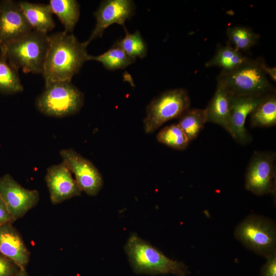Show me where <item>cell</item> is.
Segmentation results:
<instances>
[{"mask_svg":"<svg viewBox=\"0 0 276 276\" xmlns=\"http://www.w3.org/2000/svg\"><path fill=\"white\" fill-rule=\"evenodd\" d=\"M50 44L42 73L45 87L60 81H71L88 61L87 44L73 33L58 32L49 35Z\"/></svg>","mask_w":276,"mask_h":276,"instance_id":"obj_1","label":"cell"},{"mask_svg":"<svg viewBox=\"0 0 276 276\" xmlns=\"http://www.w3.org/2000/svg\"><path fill=\"white\" fill-rule=\"evenodd\" d=\"M124 249L133 270L137 274L187 276L189 273L182 262L168 258L135 233L130 235Z\"/></svg>","mask_w":276,"mask_h":276,"instance_id":"obj_2","label":"cell"},{"mask_svg":"<svg viewBox=\"0 0 276 276\" xmlns=\"http://www.w3.org/2000/svg\"><path fill=\"white\" fill-rule=\"evenodd\" d=\"M50 44L47 33L32 30L0 51L14 68L24 73L42 74Z\"/></svg>","mask_w":276,"mask_h":276,"instance_id":"obj_3","label":"cell"},{"mask_svg":"<svg viewBox=\"0 0 276 276\" xmlns=\"http://www.w3.org/2000/svg\"><path fill=\"white\" fill-rule=\"evenodd\" d=\"M262 58H248L229 72H221L217 81L221 82L234 96H262L273 93L274 89L262 68Z\"/></svg>","mask_w":276,"mask_h":276,"instance_id":"obj_4","label":"cell"},{"mask_svg":"<svg viewBox=\"0 0 276 276\" xmlns=\"http://www.w3.org/2000/svg\"><path fill=\"white\" fill-rule=\"evenodd\" d=\"M83 103V94L71 81H60L45 86L35 105L45 116L63 118L78 113Z\"/></svg>","mask_w":276,"mask_h":276,"instance_id":"obj_5","label":"cell"},{"mask_svg":"<svg viewBox=\"0 0 276 276\" xmlns=\"http://www.w3.org/2000/svg\"><path fill=\"white\" fill-rule=\"evenodd\" d=\"M235 237L246 248L268 258L276 254V229L270 219L252 214L235 228Z\"/></svg>","mask_w":276,"mask_h":276,"instance_id":"obj_6","label":"cell"},{"mask_svg":"<svg viewBox=\"0 0 276 276\" xmlns=\"http://www.w3.org/2000/svg\"><path fill=\"white\" fill-rule=\"evenodd\" d=\"M188 91L178 88L168 90L154 98L147 106L143 121L146 133H151L167 121L178 118L190 108Z\"/></svg>","mask_w":276,"mask_h":276,"instance_id":"obj_7","label":"cell"},{"mask_svg":"<svg viewBox=\"0 0 276 276\" xmlns=\"http://www.w3.org/2000/svg\"><path fill=\"white\" fill-rule=\"evenodd\" d=\"M275 153L255 152L245 174V189L257 195L273 193L275 183Z\"/></svg>","mask_w":276,"mask_h":276,"instance_id":"obj_8","label":"cell"},{"mask_svg":"<svg viewBox=\"0 0 276 276\" xmlns=\"http://www.w3.org/2000/svg\"><path fill=\"white\" fill-rule=\"evenodd\" d=\"M0 197L15 221L37 204L39 193L36 190L25 188L6 174L0 178Z\"/></svg>","mask_w":276,"mask_h":276,"instance_id":"obj_9","label":"cell"},{"mask_svg":"<svg viewBox=\"0 0 276 276\" xmlns=\"http://www.w3.org/2000/svg\"><path fill=\"white\" fill-rule=\"evenodd\" d=\"M63 162L72 173L81 191L90 196H95L103 186V179L98 169L88 159L73 149L60 151Z\"/></svg>","mask_w":276,"mask_h":276,"instance_id":"obj_10","label":"cell"},{"mask_svg":"<svg viewBox=\"0 0 276 276\" xmlns=\"http://www.w3.org/2000/svg\"><path fill=\"white\" fill-rule=\"evenodd\" d=\"M32 30L18 2L0 1V51Z\"/></svg>","mask_w":276,"mask_h":276,"instance_id":"obj_11","label":"cell"},{"mask_svg":"<svg viewBox=\"0 0 276 276\" xmlns=\"http://www.w3.org/2000/svg\"><path fill=\"white\" fill-rule=\"evenodd\" d=\"M134 4L131 0H106L101 3L94 13L96 23L90 36L85 42L101 37L104 30L109 26L117 24L126 29L125 22L134 14Z\"/></svg>","mask_w":276,"mask_h":276,"instance_id":"obj_12","label":"cell"},{"mask_svg":"<svg viewBox=\"0 0 276 276\" xmlns=\"http://www.w3.org/2000/svg\"><path fill=\"white\" fill-rule=\"evenodd\" d=\"M50 200L53 204L80 196L82 191L63 162L49 167L45 176Z\"/></svg>","mask_w":276,"mask_h":276,"instance_id":"obj_13","label":"cell"},{"mask_svg":"<svg viewBox=\"0 0 276 276\" xmlns=\"http://www.w3.org/2000/svg\"><path fill=\"white\" fill-rule=\"evenodd\" d=\"M269 95H233L228 132L237 142L245 144L250 141V137L245 127L246 119Z\"/></svg>","mask_w":276,"mask_h":276,"instance_id":"obj_14","label":"cell"},{"mask_svg":"<svg viewBox=\"0 0 276 276\" xmlns=\"http://www.w3.org/2000/svg\"><path fill=\"white\" fill-rule=\"evenodd\" d=\"M12 223L8 222L0 225V255L19 268H25L30 260V252Z\"/></svg>","mask_w":276,"mask_h":276,"instance_id":"obj_15","label":"cell"},{"mask_svg":"<svg viewBox=\"0 0 276 276\" xmlns=\"http://www.w3.org/2000/svg\"><path fill=\"white\" fill-rule=\"evenodd\" d=\"M233 95L220 82H217L215 93L205 108L207 122L217 124L228 132Z\"/></svg>","mask_w":276,"mask_h":276,"instance_id":"obj_16","label":"cell"},{"mask_svg":"<svg viewBox=\"0 0 276 276\" xmlns=\"http://www.w3.org/2000/svg\"><path fill=\"white\" fill-rule=\"evenodd\" d=\"M28 22L33 30L47 33L55 27L49 4L18 2Z\"/></svg>","mask_w":276,"mask_h":276,"instance_id":"obj_17","label":"cell"},{"mask_svg":"<svg viewBox=\"0 0 276 276\" xmlns=\"http://www.w3.org/2000/svg\"><path fill=\"white\" fill-rule=\"evenodd\" d=\"M247 58L227 42L225 45L218 47L214 55L205 66H218L221 68V72H229L238 67Z\"/></svg>","mask_w":276,"mask_h":276,"instance_id":"obj_18","label":"cell"},{"mask_svg":"<svg viewBox=\"0 0 276 276\" xmlns=\"http://www.w3.org/2000/svg\"><path fill=\"white\" fill-rule=\"evenodd\" d=\"M49 4L53 13L64 27V31L73 33L80 17V5L76 0H50Z\"/></svg>","mask_w":276,"mask_h":276,"instance_id":"obj_19","label":"cell"},{"mask_svg":"<svg viewBox=\"0 0 276 276\" xmlns=\"http://www.w3.org/2000/svg\"><path fill=\"white\" fill-rule=\"evenodd\" d=\"M250 124L254 127H269L276 125V95L269 94L251 112Z\"/></svg>","mask_w":276,"mask_h":276,"instance_id":"obj_20","label":"cell"},{"mask_svg":"<svg viewBox=\"0 0 276 276\" xmlns=\"http://www.w3.org/2000/svg\"><path fill=\"white\" fill-rule=\"evenodd\" d=\"M206 122L205 109L190 108L178 118L177 124L191 142L198 136Z\"/></svg>","mask_w":276,"mask_h":276,"instance_id":"obj_21","label":"cell"},{"mask_svg":"<svg viewBox=\"0 0 276 276\" xmlns=\"http://www.w3.org/2000/svg\"><path fill=\"white\" fill-rule=\"evenodd\" d=\"M228 42L238 51L249 50L256 45L260 35L249 27L243 26H229L226 30Z\"/></svg>","mask_w":276,"mask_h":276,"instance_id":"obj_22","label":"cell"},{"mask_svg":"<svg viewBox=\"0 0 276 276\" xmlns=\"http://www.w3.org/2000/svg\"><path fill=\"white\" fill-rule=\"evenodd\" d=\"M135 59L128 56L119 47L113 45L104 53L93 56L88 55V60H95L102 64L104 67L109 70L124 68L134 63Z\"/></svg>","mask_w":276,"mask_h":276,"instance_id":"obj_23","label":"cell"},{"mask_svg":"<svg viewBox=\"0 0 276 276\" xmlns=\"http://www.w3.org/2000/svg\"><path fill=\"white\" fill-rule=\"evenodd\" d=\"M23 90L18 70L12 66L4 56L0 55V93L14 94Z\"/></svg>","mask_w":276,"mask_h":276,"instance_id":"obj_24","label":"cell"},{"mask_svg":"<svg viewBox=\"0 0 276 276\" xmlns=\"http://www.w3.org/2000/svg\"><path fill=\"white\" fill-rule=\"evenodd\" d=\"M124 30L125 37L117 41L114 45L119 47L132 58H145L147 54V46L140 31L137 30L131 34L126 29Z\"/></svg>","mask_w":276,"mask_h":276,"instance_id":"obj_25","label":"cell"},{"mask_svg":"<svg viewBox=\"0 0 276 276\" xmlns=\"http://www.w3.org/2000/svg\"><path fill=\"white\" fill-rule=\"evenodd\" d=\"M156 139L158 142L179 150L186 149L190 142L177 123L164 127L157 134Z\"/></svg>","mask_w":276,"mask_h":276,"instance_id":"obj_26","label":"cell"},{"mask_svg":"<svg viewBox=\"0 0 276 276\" xmlns=\"http://www.w3.org/2000/svg\"><path fill=\"white\" fill-rule=\"evenodd\" d=\"M20 269L12 261L0 255V276H13Z\"/></svg>","mask_w":276,"mask_h":276,"instance_id":"obj_27","label":"cell"},{"mask_svg":"<svg viewBox=\"0 0 276 276\" xmlns=\"http://www.w3.org/2000/svg\"><path fill=\"white\" fill-rule=\"evenodd\" d=\"M261 276H276V254L267 258L261 269Z\"/></svg>","mask_w":276,"mask_h":276,"instance_id":"obj_28","label":"cell"},{"mask_svg":"<svg viewBox=\"0 0 276 276\" xmlns=\"http://www.w3.org/2000/svg\"><path fill=\"white\" fill-rule=\"evenodd\" d=\"M14 221L3 200L0 197V225Z\"/></svg>","mask_w":276,"mask_h":276,"instance_id":"obj_29","label":"cell"},{"mask_svg":"<svg viewBox=\"0 0 276 276\" xmlns=\"http://www.w3.org/2000/svg\"><path fill=\"white\" fill-rule=\"evenodd\" d=\"M262 68L266 75L268 76L273 81H276V68L268 66L264 62L262 65Z\"/></svg>","mask_w":276,"mask_h":276,"instance_id":"obj_30","label":"cell"},{"mask_svg":"<svg viewBox=\"0 0 276 276\" xmlns=\"http://www.w3.org/2000/svg\"><path fill=\"white\" fill-rule=\"evenodd\" d=\"M13 276H28L27 272L25 268H20L19 270Z\"/></svg>","mask_w":276,"mask_h":276,"instance_id":"obj_31","label":"cell"}]
</instances>
